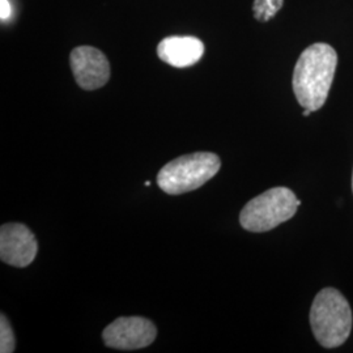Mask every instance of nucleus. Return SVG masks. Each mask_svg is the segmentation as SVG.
<instances>
[{
	"label": "nucleus",
	"mask_w": 353,
	"mask_h": 353,
	"mask_svg": "<svg viewBox=\"0 0 353 353\" xmlns=\"http://www.w3.org/2000/svg\"><path fill=\"white\" fill-rule=\"evenodd\" d=\"M16 348V341L8 318L1 314L0 318V352L12 353Z\"/></svg>",
	"instance_id": "9d476101"
},
{
	"label": "nucleus",
	"mask_w": 353,
	"mask_h": 353,
	"mask_svg": "<svg viewBox=\"0 0 353 353\" xmlns=\"http://www.w3.org/2000/svg\"><path fill=\"white\" fill-rule=\"evenodd\" d=\"M12 13V8H11V4L8 0H0V17L1 20H7L10 19Z\"/></svg>",
	"instance_id": "9b49d317"
},
{
	"label": "nucleus",
	"mask_w": 353,
	"mask_h": 353,
	"mask_svg": "<svg viewBox=\"0 0 353 353\" xmlns=\"http://www.w3.org/2000/svg\"><path fill=\"white\" fill-rule=\"evenodd\" d=\"M284 0H255L252 6L254 17L258 21H268L281 10Z\"/></svg>",
	"instance_id": "1a4fd4ad"
},
{
	"label": "nucleus",
	"mask_w": 353,
	"mask_h": 353,
	"mask_svg": "<svg viewBox=\"0 0 353 353\" xmlns=\"http://www.w3.org/2000/svg\"><path fill=\"white\" fill-rule=\"evenodd\" d=\"M352 190H353V176H352Z\"/></svg>",
	"instance_id": "4468645a"
},
{
	"label": "nucleus",
	"mask_w": 353,
	"mask_h": 353,
	"mask_svg": "<svg viewBox=\"0 0 353 353\" xmlns=\"http://www.w3.org/2000/svg\"><path fill=\"white\" fill-rule=\"evenodd\" d=\"M204 54V43L191 36L164 38L157 46L159 58L176 68H185L198 63Z\"/></svg>",
	"instance_id": "6e6552de"
},
{
	"label": "nucleus",
	"mask_w": 353,
	"mask_h": 353,
	"mask_svg": "<svg viewBox=\"0 0 353 353\" xmlns=\"http://www.w3.org/2000/svg\"><path fill=\"white\" fill-rule=\"evenodd\" d=\"M157 330L143 316H119L102 332L103 343L114 350L134 351L151 345Z\"/></svg>",
	"instance_id": "39448f33"
},
{
	"label": "nucleus",
	"mask_w": 353,
	"mask_h": 353,
	"mask_svg": "<svg viewBox=\"0 0 353 353\" xmlns=\"http://www.w3.org/2000/svg\"><path fill=\"white\" fill-rule=\"evenodd\" d=\"M144 185H145V186H151V182H150V181H147Z\"/></svg>",
	"instance_id": "ddd939ff"
},
{
	"label": "nucleus",
	"mask_w": 353,
	"mask_h": 353,
	"mask_svg": "<svg viewBox=\"0 0 353 353\" xmlns=\"http://www.w3.org/2000/svg\"><path fill=\"white\" fill-rule=\"evenodd\" d=\"M71 70L80 88H102L110 79V63L102 51L92 46L76 48L70 55Z\"/></svg>",
	"instance_id": "0eeeda50"
},
{
	"label": "nucleus",
	"mask_w": 353,
	"mask_h": 353,
	"mask_svg": "<svg viewBox=\"0 0 353 353\" xmlns=\"http://www.w3.org/2000/svg\"><path fill=\"white\" fill-rule=\"evenodd\" d=\"M220 166V157L211 152H196L181 156L160 170L157 183L166 194L181 195L202 188L219 173Z\"/></svg>",
	"instance_id": "7ed1b4c3"
},
{
	"label": "nucleus",
	"mask_w": 353,
	"mask_h": 353,
	"mask_svg": "<svg viewBox=\"0 0 353 353\" xmlns=\"http://www.w3.org/2000/svg\"><path fill=\"white\" fill-rule=\"evenodd\" d=\"M301 202L287 188H274L248 203L240 214L243 229L262 233L278 227L292 219Z\"/></svg>",
	"instance_id": "20e7f679"
},
{
	"label": "nucleus",
	"mask_w": 353,
	"mask_h": 353,
	"mask_svg": "<svg viewBox=\"0 0 353 353\" xmlns=\"http://www.w3.org/2000/svg\"><path fill=\"white\" fill-rule=\"evenodd\" d=\"M351 306L339 290L325 288L313 301L310 325L316 341L325 348H336L352 331Z\"/></svg>",
	"instance_id": "f03ea898"
},
{
	"label": "nucleus",
	"mask_w": 353,
	"mask_h": 353,
	"mask_svg": "<svg viewBox=\"0 0 353 353\" xmlns=\"http://www.w3.org/2000/svg\"><path fill=\"white\" fill-rule=\"evenodd\" d=\"M338 64V54L318 42L303 50L293 72V92L303 109L319 110L327 100Z\"/></svg>",
	"instance_id": "f257e3e1"
},
{
	"label": "nucleus",
	"mask_w": 353,
	"mask_h": 353,
	"mask_svg": "<svg viewBox=\"0 0 353 353\" xmlns=\"http://www.w3.org/2000/svg\"><path fill=\"white\" fill-rule=\"evenodd\" d=\"M312 113H313V112H312L310 109H305V110H303V117H307V115H310Z\"/></svg>",
	"instance_id": "f8f14e48"
},
{
	"label": "nucleus",
	"mask_w": 353,
	"mask_h": 353,
	"mask_svg": "<svg viewBox=\"0 0 353 353\" xmlns=\"http://www.w3.org/2000/svg\"><path fill=\"white\" fill-rule=\"evenodd\" d=\"M38 252L34 233L20 223H10L0 229V258L13 267L30 265Z\"/></svg>",
	"instance_id": "423d86ee"
}]
</instances>
